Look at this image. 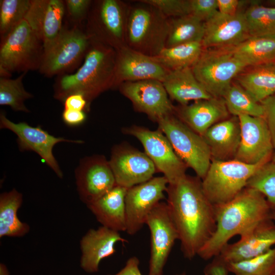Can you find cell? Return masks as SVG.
Instances as JSON below:
<instances>
[{"mask_svg":"<svg viewBox=\"0 0 275 275\" xmlns=\"http://www.w3.org/2000/svg\"><path fill=\"white\" fill-rule=\"evenodd\" d=\"M167 204L177 230L184 258L191 260L216 226L215 207L204 194L201 179L187 175L168 184Z\"/></svg>","mask_w":275,"mask_h":275,"instance_id":"6da1fadb","label":"cell"},{"mask_svg":"<svg viewBox=\"0 0 275 275\" xmlns=\"http://www.w3.org/2000/svg\"><path fill=\"white\" fill-rule=\"evenodd\" d=\"M215 207V231L197 255L205 260L217 256L234 236H240L260 223L271 219V207L265 197L247 187L231 200Z\"/></svg>","mask_w":275,"mask_h":275,"instance_id":"7a4b0ae2","label":"cell"},{"mask_svg":"<svg viewBox=\"0 0 275 275\" xmlns=\"http://www.w3.org/2000/svg\"><path fill=\"white\" fill-rule=\"evenodd\" d=\"M116 58L114 48L91 41L84 63L77 70L57 76L54 98L63 102L69 96L79 94L90 106L92 101L100 94L114 88Z\"/></svg>","mask_w":275,"mask_h":275,"instance_id":"3957f363","label":"cell"},{"mask_svg":"<svg viewBox=\"0 0 275 275\" xmlns=\"http://www.w3.org/2000/svg\"><path fill=\"white\" fill-rule=\"evenodd\" d=\"M141 4L128 9L126 45L149 57L156 56L166 46L169 18L154 7Z\"/></svg>","mask_w":275,"mask_h":275,"instance_id":"277c9868","label":"cell"},{"mask_svg":"<svg viewBox=\"0 0 275 275\" xmlns=\"http://www.w3.org/2000/svg\"><path fill=\"white\" fill-rule=\"evenodd\" d=\"M91 43L80 26L64 25L56 40L44 49L39 72L47 77L73 72L85 59Z\"/></svg>","mask_w":275,"mask_h":275,"instance_id":"5b68a950","label":"cell"},{"mask_svg":"<svg viewBox=\"0 0 275 275\" xmlns=\"http://www.w3.org/2000/svg\"><path fill=\"white\" fill-rule=\"evenodd\" d=\"M246 67L228 47L203 49L191 67L197 79L214 97H222L233 80Z\"/></svg>","mask_w":275,"mask_h":275,"instance_id":"8992f818","label":"cell"},{"mask_svg":"<svg viewBox=\"0 0 275 275\" xmlns=\"http://www.w3.org/2000/svg\"><path fill=\"white\" fill-rule=\"evenodd\" d=\"M157 123L158 129L168 138L177 155L202 180L212 160L209 147L203 136L174 114L164 117Z\"/></svg>","mask_w":275,"mask_h":275,"instance_id":"52a82bcc","label":"cell"},{"mask_svg":"<svg viewBox=\"0 0 275 275\" xmlns=\"http://www.w3.org/2000/svg\"><path fill=\"white\" fill-rule=\"evenodd\" d=\"M264 163L249 164L234 159L211 160L201 180L203 192L214 206L226 203L246 187L250 178Z\"/></svg>","mask_w":275,"mask_h":275,"instance_id":"ba28073f","label":"cell"},{"mask_svg":"<svg viewBox=\"0 0 275 275\" xmlns=\"http://www.w3.org/2000/svg\"><path fill=\"white\" fill-rule=\"evenodd\" d=\"M128 9L118 0L93 1L86 19V34L91 41L115 50L126 46Z\"/></svg>","mask_w":275,"mask_h":275,"instance_id":"9c48e42d","label":"cell"},{"mask_svg":"<svg viewBox=\"0 0 275 275\" xmlns=\"http://www.w3.org/2000/svg\"><path fill=\"white\" fill-rule=\"evenodd\" d=\"M43 44L24 19L1 39L0 67L10 73L38 70Z\"/></svg>","mask_w":275,"mask_h":275,"instance_id":"30bf717a","label":"cell"},{"mask_svg":"<svg viewBox=\"0 0 275 275\" xmlns=\"http://www.w3.org/2000/svg\"><path fill=\"white\" fill-rule=\"evenodd\" d=\"M123 132L134 136L141 142L145 153L152 161L157 171L163 174L168 184L176 182L186 175L188 167L159 129L151 130L133 125L123 129Z\"/></svg>","mask_w":275,"mask_h":275,"instance_id":"8fae6325","label":"cell"},{"mask_svg":"<svg viewBox=\"0 0 275 275\" xmlns=\"http://www.w3.org/2000/svg\"><path fill=\"white\" fill-rule=\"evenodd\" d=\"M146 225L151 236L148 275H163V269L179 235L167 203L159 202L148 215Z\"/></svg>","mask_w":275,"mask_h":275,"instance_id":"7c38bea8","label":"cell"},{"mask_svg":"<svg viewBox=\"0 0 275 275\" xmlns=\"http://www.w3.org/2000/svg\"><path fill=\"white\" fill-rule=\"evenodd\" d=\"M168 181L163 176L153 177L127 189L125 198L126 232L134 235L139 232L154 208L164 198Z\"/></svg>","mask_w":275,"mask_h":275,"instance_id":"4fadbf2b","label":"cell"},{"mask_svg":"<svg viewBox=\"0 0 275 275\" xmlns=\"http://www.w3.org/2000/svg\"><path fill=\"white\" fill-rule=\"evenodd\" d=\"M0 128L7 129L17 136V142L20 150L33 151L37 153L56 174L62 178L63 172L52 152L53 147L60 142L83 143L81 140H71L62 137L57 138L50 134L39 126L33 127L25 122L14 123L7 118L6 113H0Z\"/></svg>","mask_w":275,"mask_h":275,"instance_id":"5bb4252c","label":"cell"},{"mask_svg":"<svg viewBox=\"0 0 275 275\" xmlns=\"http://www.w3.org/2000/svg\"><path fill=\"white\" fill-rule=\"evenodd\" d=\"M75 178L79 199L87 205L116 185L109 161L103 155L82 158L75 170Z\"/></svg>","mask_w":275,"mask_h":275,"instance_id":"9a60e30c","label":"cell"},{"mask_svg":"<svg viewBox=\"0 0 275 275\" xmlns=\"http://www.w3.org/2000/svg\"><path fill=\"white\" fill-rule=\"evenodd\" d=\"M108 161L116 185L127 188L149 180L157 171L145 153L125 144L113 147Z\"/></svg>","mask_w":275,"mask_h":275,"instance_id":"2e32d148","label":"cell"},{"mask_svg":"<svg viewBox=\"0 0 275 275\" xmlns=\"http://www.w3.org/2000/svg\"><path fill=\"white\" fill-rule=\"evenodd\" d=\"M120 92L132 102L139 112L146 114L153 121L175 112L162 82L155 79L125 82L119 86Z\"/></svg>","mask_w":275,"mask_h":275,"instance_id":"e0dca14e","label":"cell"},{"mask_svg":"<svg viewBox=\"0 0 275 275\" xmlns=\"http://www.w3.org/2000/svg\"><path fill=\"white\" fill-rule=\"evenodd\" d=\"M238 118L241 139L234 159L253 165L270 160L274 149L264 117L242 115Z\"/></svg>","mask_w":275,"mask_h":275,"instance_id":"ac0fdd59","label":"cell"},{"mask_svg":"<svg viewBox=\"0 0 275 275\" xmlns=\"http://www.w3.org/2000/svg\"><path fill=\"white\" fill-rule=\"evenodd\" d=\"M269 219L252 228L233 243H227L213 261L226 265L261 255L275 246V225Z\"/></svg>","mask_w":275,"mask_h":275,"instance_id":"d6986e66","label":"cell"},{"mask_svg":"<svg viewBox=\"0 0 275 275\" xmlns=\"http://www.w3.org/2000/svg\"><path fill=\"white\" fill-rule=\"evenodd\" d=\"M116 50L114 88L123 82L155 79L162 82L170 71L153 57L127 45Z\"/></svg>","mask_w":275,"mask_h":275,"instance_id":"ffe728a7","label":"cell"},{"mask_svg":"<svg viewBox=\"0 0 275 275\" xmlns=\"http://www.w3.org/2000/svg\"><path fill=\"white\" fill-rule=\"evenodd\" d=\"M244 12L227 15L218 11L205 22L203 48L232 46L250 37Z\"/></svg>","mask_w":275,"mask_h":275,"instance_id":"44dd1931","label":"cell"},{"mask_svg":"<svg viewBox=\"0 0 275 275\" xmlns=\"http://www.w3.org/2000/svg\"><path fill=\"white\" fill-rule=\"evenodd\" d=\"M65 6L63 0H32L24 20L42 41L44 49L61 32Z\"/></svg>","mask_w":275,"mask_h":275,"instance_id":"7402d4cb","label":"cell"},{"mask_svg":"<svg viewBox=\"0 0 275 275\" xmlns=\"http://www.w3.org/2000/svg\"><path fill=\"white\" fill-rule=\"evenodd\" d=\"M118 242H127L119 232L102 226L89 229L80 241L82 269L88 273L98 272L101 261L115 253V245Z\"/></svg>","mask_w":275,"mask_h":275,"instance_id":"603a6c76","label":"cell"},{"mask_svg":"<svg viewBox=\"0 0 275 275\" xmlns=\"http://www.w3.org/2000/svg\"><path fill=\"white\" fill-rule=\"evenodd\" d=\"M175 113L180 120L201 135L212 125L230 116L223 98L214 97L181 105L175 108Z\"/></svg>","mask_w":275,"mask_h":275,"instance_id":"cb8c5ba5","label":"cell"},{"mask_svg":"<svg viewBox=\"0 0 275 275\" xmlns=\"http://www.w3.org/2000/svg\"><path fill=\"white\" fill-rule=\"evenodd\" d=\"M202 136L209 147L212 160L234 159L241 139L238 117L230 116L212 125Z\"/></svg>","mask_w":275,"mask_h":275,"instance_id":"d4e9b609","label":"cell"},{"mask_svg":"<svg viewBox=\"0 0 275 275\" xmlns=\"http://www.w3.org/2000/svg\"><path fill=\"white\" fill-rule=\"evenodd\" d=\"M127 188L116 185L94 202L87 205L102 226L118 232H126L125 198Z\"/></svg>","mask_w":275,"mask_h":275,"instance_id":"484cf974","label":"cell"},{"mask_svg":"<svg viewBox=\"0 0 275 275\" xmlns=\"http://www.w3.org/2000/svg\"><path fill=\"white\" fill-rule=\"evenodd\" d=\"M162 82L169 97L181 105L212 97L197 79L191 67L170 70Z\"/></svg>","mask_w":275,"mask_h":275,"instance_id":"4316f807","label":"cell"},{"mask_svg":"<svg viewBox=\"0 0 275 275\" xmlns=\"http://www.w3.org/2000/svg\"><path fill=\"white\" fill-rule=\"evenodd\" d=\"M257 102L275 94V62L246 67L235 78Z\"/></svg>","mask_w":275,"mask_h":275,"instance_id":"83f0119b","label":"cell"},{"mask_svg":"<svg viewBox=\"0 0 275 275\" xmlns=\"http://www.w3.org/2000/svg\"><path fill=\"white\" fill-rule=\"evenodd\" d=\"M228 47L246 67L275 62V37H250Z\"/></svg>","mask_w":275,"mask_h":275,"instance_id":"f1b7e54d","label":"cell"},{"mask_svg":"<svg viewBox=\"0 0 275 275\" xmlns=\"http://www.w3.org/2000/svg\"><path fill=\"white\" fill-rule=\"evenodd\" d=\"M23 202L21 193L14 188L0 195V237H22L30 230V226L21 222L17 211Z\"/></svg>","mask_w":275,"mask_h":275,"instance_id":"f546056e","label":"cell"},{"mask_svg":"<svg viewBox=\"0 0 275 275\" xmlns=\"http://www.w3.org/2000/svg\"><path fill=\"white\" fill-rule=\"evenodd\" d=\"M205 22L191 15L169 18V28L165 47L193 42H202Z\"/></svg>","mask_w":275,"mask_h":275,"instance_id":"4dcf8cb0","label":"cell"},{"mask_svg":"<svg viewBox=\"0 0 275 275\" xmlns=\"http://www.w3.org/2000/svg\"><path fill=\"white\" fill-rule=\"evenodd\" d=\"M202 42H193L164 47L153 58L170 70L191 67L200 57Z\"/></svg>","mask_w":275,"mask_h":275,"instance_id":"1f68e13d","label":"cell"},{"mask_svg":"<svg viewBox=\"0 0 275 275\" xmlns=\"http://www.w3.org/2000/svg\"><path fill=\"white\" fill-rule=\"evenodd\" d=\"M244 12L251 37H275V7L251 2Z\"/></svg>","mask_w":275,"mask_h":275,"instance_id":"d6a6232c","label":"cell"},{"mask_svg":"<svg viewBox=\"0 0 275 275\" xmlns=\"http://www.w3.org/2000/svg\"><path fill=\"white\" fill-rule=\"evenodd\" d=\"M227 110L231 116L248 115L264 117V108L260 102L253 97L240 85L232 82L223 97Z\"/></svg>","mask_w":275,"mask_h":275,"instance_id":"836d02e7","label":"cell"},{"mask_svg":"<svg viewBox=\"0 0 275 275\" xmlns=\"http://www.w3.org/2000/svg\"><path fill=\"white\" fill-rule=\"evenodd\" d=\"M26 72L22 73L15 79L0 78V105H8L15 111L30 113L24 101L33 97L25 90L23 79Z\"/></svg>","mask_w":275,"mask_h":275,"instance_id":"e575fe53","label":"cell"},{"mask_svg":"<svg viewBox=\"0 0 275 275\" xmlns=\"http://www.w3.org/2000/svg\"><path fill=\"white\" fill-rule=\"evenodd\" d=\"M234 275H274L275 246L255 258L225 265Z\"/></svg>","mask_w":275,"mask_h":275,"instance_id":"d590c367","label":"cell"},{"mask_svg":"<svg viewBox=\"0 0 275 275\" xmlns=\"http://www.w3.org/2000/svg\"><path fill=\"white\" fill-rule=\"evenodd\" d=\"M31 3L32 0L0 1L1 39L24 19Z\"/></svg>","mask_w":275,"mask_h":275,"instance_id":"8d00e7d4","label":"cell"},{"mask_svg":"<svg viewBox=\"0 0 275 275\" xmlns=\"http://www.w3.org/2000/svg\"><path fill=\"white\" fill-rule=\"evenodd\" d=\"M246 187L261 193L271 207H275V163L270 160L260 166L250 178Z\"/></svg>","mask_w":275,"mask_h":275,"instance_id":"74e56055","label":"cell"},{"mask_svg":"<svg viewBox=\"0 0 275 275\" xmlns=\"http://www.w3.org/2000/svg\"><path fill=\"white\" fill-rule=\"evenodd\" d=\"M150 5L169 18L190 15L189 0H142Z\"/></svg>","mask_w":275,"mask_h":275,"instance_id":"f35d334b","label":"cell"},{"mask_svg":"<svg viewBox=\"0 0 275 275\" xmlns=\"http://www.w3.org/2000/svg\"><path fill=\"white\" fill-rule=\"evenodd\" d=\"M93 1L91 0H65V13L73 25L80 26L86 20Z\"/></svg>","mask_w":275,"mask_h":275,"instance_id":"ab89813d","label":"cell"},{"mask_svg":"<svg viewBox=\"0 0 275 275\" xmlns=\"http://www.w3.org/2000/svg\"><path fill=\"white\" fill-rule=\"evenodd\" d=\"M190 15L206 22L218 12L217 0H189Z\"/></svg>","mask_w":275,"mask_h":275,"instance_id":"60d3db41","label":"cell"},{"mask_svg":"<svg viewBox=\"0 0 275 275\" xmlns=\"http://www.w3.org/2000/svg\"><path fill=\"white\" fill-rule=\"evenodd\" d=\"M260 103L264 108V118L266 120L275 150V95L267 97Z\"/></svg>","mask_w":275,"mask_h":275,"instance_id":"b9f144b4","label":"cell"},{"mask_svg":"<svg viewBox=\"0 0 275 275\" xmlns=\"http://www.w3.org/2000/svg\"><path fill=\"white\" fill-rule=\"evenodd\" d=\"M64 109L88 112L90 106L81 94H75L67 97L63 102Z\"/></svg>","mask_w":275,"mask_h":275,"instance_id":"7bdbcfd3","label":"cell"},{"mask_svg":"<svg viewBox=\"0 0 275 275\" xmlns=\"http://www.w3.org/2000/svg\"><path fill=\"white\" fill-rule=\"evenodd\" d=\"M218 11L224 15H234L241 10L245 1L238 0H217Z\"/></svg>","mask_w":275,"mask_h":275,"instance_id":"ee69618b","label":"cell"},{"mask_svg":"<svg viewBox=\"0 0 275 275\" xmlns=\"http://www.w3.org/2000/svg\"><path fill=\"white\" fill-rule=\"evenodd\" d=\"M86 118V112L83 111L64 109L62 113L63 121L67 125L71 126L81 124L84 122Z\"/></svg>","mask_w":275,"mask_h":275,"instance_id":"f6af8a7d","label":"cell"},{"mask_svg":"<svg viewBox=\"0 0 275 275\" xmlns=\"http://www.w3.org/2000/svg\"><path fill=\"white\" fill-rule=\"evenodd\" d=\"M140 261L138 257L132 256L126 261L125 265L115 274L108 275H143L139 269Z\"/></svg>","mask_w":275,"mask_h":275,"instance_id":"bcb514c9","label":"cell"},{"mask_svg":"<svg viewBox=\"0 0 275 275\" xmlns=\"http://www.w3.org/2000/svg\"><path fill=\"white\" fill-rule=\"evenodd\" d=\"M205 275H229L225 265L212 261L208 264L204 268Z\"/></svg>","mask_w":275,"mask_h":275,"instance_id":"7dc6e473","label":"cell"},{"mask_svg":"<svg viewBox=\"0 0 275 275\" xmlns=\"http://www.w3.org/2000/svg\"><path fill=\"white\" fill-rule=\"evenodd\" d=\"M0 275H10L6 266L3 263L0 264Z\"/></svg>","mask_w":275,"mask_h":275,"instance_id":"c3c4849f","label":"cell"},{"mask_svg":"<svg viewBox=\"0 0 275 275\" xmlns=\"http://www.w3.org/2000/svg\"><path fill=\"white\" fill-rule=\"evenodd\" d=\"M271 218L275 221V210L272 211Z\"/></svg>","mask_w":275,"mask_h":275,"instance_id":"681fc988","label":"cell"},{"mask_svg":"<svg viewBox=\"0 0 275 275\" xmlns=\"http://www.w3.org/2000/svg\"><path fill=\"white\" fill-rule=\"evenodd\" d=\"M271 160L275 163V150L272 154Z\"/></svg>","mask_w":275,"mask_h":275,"instance_id":"f907efd6","label":"cell"},{"mask_svg":"<svg viewBox=\"0 0 275 275\" xmlns=\"http://www.w3.org/2000/svg\"><path fill=\"white\" fill-rule=\"evenodd\" d=\"M174 275H187V274L185 271H182L180 273H177Z\"/></svg>","mask_w":275,"mask_h":275,"instance_id":"816d5d0a","label":"cell"},{"mask_svg":"<svg viewBox=\"0 0 275 275\" xmlns=\"http://www.w3.org/2000/svg\"><path fill=\"white\" fill-rule=\"evenodd\" d=\"M274 275H275V274Z\"/></svg>","mask_w":275,"mask_h":275,"instance_id":"f5cc1de1","label":"cell"}]
</instances>
